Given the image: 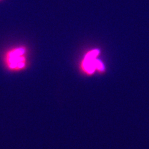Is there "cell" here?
<instances>
[{"label": "cell", "mask_w": 149, "mask_h": 149, "mask_svg": "<svg viewBox=\"0 0 149 149\" xmlns=\"http://www.w3.org/2000/svg\"><path fill=\"white\" fill-rule=\"evenodd\" d=\"M100 51L97 50H93L87 53L82 62V67L84 71L88 74H91L96 70H103L104 66L102 63L97 59Z\"/></svg>", "instance_id": "6da1fadb"}, {"label": "cell", "mask_w": 149, "mask_h": 149, "mask_svg": "<svg viewBox=\"0 0 149 149\" xmlns=\"http://www.w3.org/2000/svg\"><path fill=\"white\" fill-rule=\"evenodd\" d=\"M25 49L17 48L11 50L6 57V63L9 68L19 70L24 68L26 64Z\"/></svg>", "instance_id": "7a4b0ae2"}]
</instances>
